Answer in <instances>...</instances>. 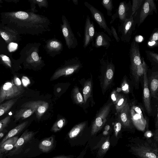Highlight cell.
<instances>
[{
    "instance_id": "d6986e66",
    "label": "cell",
    "mask_w": 158,
    "mask_h": 158,
    "mask_svg": "<svg viewBox=\"0 0 158 158\" xmlns=\"http://www.w3.org/2000/svg\"><path fill=\"white\" fill-rule=\"evenodd\" d=\"M94 40L92 44L93 46L96 48L104 47L107 49L110 45L111 40L107 35L103 32H95Z\"/></svg>"
},
{
    "instance_id": "ba28073f",
    "label": "cell",
    "mask_w": 158,
    "mask_h": 158,
    "mask_svg": "<svg viewBox=\"0 0 158 158\" xmlns=\"http://www.w3.org/2000/svg\"><path fill=\"white\" fill-rule=\"evenodd\" d=\"M61 19L62 23L60 24L61 28L66 45L69 49H74L78 45L77 39L73 33L66 16L63 15Z\"/></svg>"
},
{
    "instance_id": "f6af8a7d",
    "label": "cell",
    "mask_w": 158,
    "mask_h": 158,
    "mask_svg": "<svg viewBox=\"0 0 158 158\" xmlns=\"http://www.w3.org/2000/svg\"><path fill=\"white\" fill-rule=\"evenodd\" d=\"M119 94L115 90H113L111 94V98L114 104L116 102Z\"/></svg>"
},
{
    "instance_id": "7dc6e473",
    "label": "cell",
    "mask_w": 158,
    "mask_h": 158,
    "mask_svg": "<svg viewBox=\"0 0 158 158\" xmlns=\"http://www.w3.org/2000/svg\"><path fill=\"white\" fill-rule=\"evenodd\" d=\"M154 140L157 144H158V128L156 129L153 134Z\"/></svg>"
},
{
    "instance_id": "f5cc1de1",
    "label": "cell",
    "mask_w": 158,
    "mask_h": 158,
    "mask_svg": "<svg viewBox=\"0 0 158 158\" xmlns=\"http://www.w3.org/2000/svg\"><path fill=\"white\" fill-rule=\"evenodd\" d=\"M3 3V1L2 0H0V4Z\"/></svg>"
},
{
    "instance_id": "30bf717a",
    "label": "cell",
    "mask_w": 158,
    "mask_h": 158,
    "mask_svg": "<svg viewBox=\"0 0 158 158\" xmlns=\"http://www.w3.org/2000/svg\"><path fill=\"white\" fill-rule=\"evenodd\" d=\"M153 12L157 13L156 6L153 0H144L142 6L137 11L136 19L138 27L142 23L149 15Z\"/></svg>"
},
{
    "instance_id": "2e32d148",
    "label": "cell",
    "mask_w": 158,
    "mask_h": 158,
    "mask_svg": "<svg viewBox=\"0 0 158 158\" xmlns=\"http://www.w3.org/2000/svg\"><path fill=\"white\" fill-rule=\"evenodd\" d=\"M94 24L90 20L89 15H87L85 19L84 36L83 39V47L86 48L91 42L93 43L95 33Z\"/></svg>"
},
{
    "instance_id": "7402d4cb",
    "label": "cell",
    "mask_w": 158,
    "mask_h": 158,
    "mask_svg": "<svg viewBox=\"0 0 158 158\" xmlns=\"http://www.w3.org/2000/svg\"><path fill=\"white\" fill-rule=\"evenodd\" d=\"M147 70V65L143 58L141 64L130 67L131 73L136 82H139L140 78L143 75L144 72Z\"/></svg>"
},
{
    "instance_id": "d4e9b609",
    "label": "cell",
    "mask_w": 158,
    "mask_h": 158,
    "mask_svg": "<svg viewBox=\"0 0 158 158\" xmlns=\"http://www.w3.org/2000/svg\"><path fill=\"white\" fill-rule=\"evenodd\" d=\"M54 141L53 135L44 139L39 144L40 150L44 152H48L51 151L54 146Z\"/></svg>"
},
{
    "instance_id": "7c38bea8",
    "label": "cell",
    "mask_w": 158,
    "mask_h": 158,
    "mask_svg": "<svg viewBox=\"0 0 158 158\" xmlns=\"http://www.w3.org/2000/svg\"><path fill=\"white\" fill-rule=\"evenodd\" d=\"M84 4L90 10L92 18L100 27L103 29L109 35H112L110 30L108 27L104 15L102 12L86 2H85Z\"/></svg>"
},
{
    "instance_id": "8fae6325",
    "label": "cell",
    "mask_w": 158,
    "mask_h": 158,
    "mask_svg": "<svg viewBox=\"0 0 158 158\" xmlns=\"http://www.w3.org/2000/svg\"><path fill=\"white\" fill-rule=\"evenodd\" d=\"M131 119L133 125L138 130L143 131L146 127L147 122L141 109L136 106L130 107Z\"/></svg>"
},
{
    "instance_id": "4316f807",
    "label": "cell",
    "mask_w": 158,
    "mask_h": 158,
    "mask_svg": "<svg viewBox=\"0 0 158 158\" xmlns=\"http://www.w3.org/2000/svg\"><path fill=\"white\" fill-rule=\"evenodd\" d=\"M35 134V133L33 131H26L20 138H18L13 148H15V149H17L21 147L28 141H29L32 138Z\"/></svg>"
},
{
    "instance_id": "ffe728a7",
    "label": "cell",
    "mask_w": 158,
    "mask_h": 158,
    "mask_svg": "<svg viewBox=\"0 0 158 158\" xmlns=\"http://www.w3.org/2000/svg\"><path fill=\"white\" fill-rule=\"evenodd\" d=\"M147 71L145 70L143 74V100L145 107L148 113L152 112L150 90L148 86V78L147 76Z\"/></svg>"
},
{
    "instance_id": "9a60e30c",
    "label": "cell",
    "mask_w": 158,
    "mask_h": 158,
    "mask_svg": "<svg viewBox=\"0 0 158 158\" xmlns=\"http://www.w3.org/2000/svg\"><path fill=\"white\" fill-rule=\"evenodd\" d=\"M21 107L34 110L36 117L39 120L48 109L49 104L48 102L43 101H33L24 103Z\"/></svg>"
},
{
    "instance_id": "836d02e7",
    "label": "cell",
    "mask_w": 158,
    "mask_h": 158,
    "mask_svg": "<svg viewBox=\"0 0 158 158\" xmlns=\"http://www.w3.org/2000/svg\"><path fill=\"white\" fill-rule=\"evenodd\" d=\"M28 2L30 3V10L35 13L38 11L35 9L36 4L38 5L40 9L42 7L47 8L48 6V2L47 0H29Z\"/></svg>"
},
{
    "instance_id": "f546056e",
    "label": "cell",
    "mask_w": 158,
    "mask_h": 158,
    "mask_svg": "<svg viewBox=\"0 0 158 158\" xmlns=\"http://www.w3.org/2000/svg\"><path fill=\"white\" fill-rule=\"evenodd\" d=\"M122 127L121 122L118 121L115 123L114 125V137L110 138V141H111L112 145L117 144L118 140L121 138V131Z\"/></svg>"
},
{
    "instance_id": "7bdbcfd3",
    "label": "cell",
    "mask_w": 158,
    "mask_h": 158,
    "mask_svg": "<svg viewBox=\"0 0 158 158\" xmlns=\"http://www.w3.org/2000/svg\"><path fill=\"white\" fill-rule=\"evenodd\" d=\"M10 120L11 116L7 115L0 121V132L8 125Z\"/></svg>"
},
{
    "instance_id": "74e56055",
    "label": "cell",
    "mask_w": 158,
    "mask_h": 158,
    "mask_svg": "<svg viewBox=\"0 0 158 158\" xmlns=\"http://www.w3.org/2000/svg\"><path fill=\"white\" fill-rule=\"evenodd\" d=\"M65 123L66 120L64 118L60 119L54 124L51 129V131L55 132L60 131L65 125Z\"/></svg>"
},
{
    "instance_id": "5b68a950",
    "label": "cell",
    "mask_w": 158,
    "mask_h": 158,
    "mask_svg": "<svg viewBox=\"0 0 158 158\" xmlns=\"http://www.w3.org/2000/svg\"><path fill=\"white\" fill-rule=\"evenodd\" d=\"M24 92L20 81L18 78L5 83L0 89V103L5 100L19 97Z\"/></svg>"
},
{
    "instance_id": "484cf974",
    "label": "cell",
    "mask_w": 158,
    "mask_h": 158,
    "mask_svg": "<svg viewBox=\"0 0 158 158\" xmlns=\"http://www.w3.org/2000/svg\"><path fill=\"white\" fill-rule=\"evenodd\" d=\"M34 112L33 109L29 108H22L16 111L14 117L15 121H18L20 119H24L30 117Z\"/></svg>"
},
{
    "instance_id": "4dcf8cb0",
    "label": "cell",
    "mask_w": 158,
    "mask_h": 158,
    "mask_svg": "<svg viewBox=\"0 0 158 158\" xmlns=\"http://www.w3.org/2000/svg\"><path fill=\"white\" fill-rule=\"evenodd\" d=\"M17 136L8 139L0 145V150L2 152L10 150L13 148L18 139Z\"/></svg>"
},
{
    "instance_id": "603a6c76",
    "label": "cell",
    "mask_w": 158,
    "mask_h": 158,
    "mask_svg": "<svg viewBox=\"0 0 158 158\" xmlns=\"http://www.w3.org/2000/svg\"><path fill=\"white\" fill-rule=\"evenodd\" d=\"M107 66L104 77L103 89L105 90L111 84L114 74V67L112 61L109 62L107 59Z\"/></svg>"
},
{
    "instance_id": "3957f363",
    "label": "cell",
    "mask_w": 158,
    "mask_h": 158,
    "mask_svg": "<svg viewBox=\"0 0 158 158\" xmlns=\"http://www.w3.org/2000/svg\"><path fill=\"white\" fill-rule=\"evenodd\" d=\"M40 43H29L27 44L20 51L19 59L20 63L25 66L36 68L44 64V61L39 55Z\"/></svg>"
},
{
    "instance_id": "9c48e42d",
    "label": "cell",
    "mask_w": 158,
    "mask_h": 158,
    "mask_svg": "<svg viewBox=\"0 0 158 158\" xmlns=\"http://www.w3.org/2000/svg\"><path fill=\"white\" fill-rule=\"evenodd\" d=\"M112 105L109 103L104 106L97 114L92 123L91 134L93 136L97 134L103 127L106 122Z\"/></svg>"
},
{
    "instance_id": "cb8c5ba5",
    "label": "cell",
    "mask_w": 158,
    "mask_h": 158,
    "mask_svg": "<svg viewBox=\"0 0 158 158\" xmlns=\"http://www.w3.org/2000/svg\"><path fill=\"white\" fill-rule=\"evenodd\" d=\"M148 86L152 96L158 99V73L153 72L148 80Z\"/></svg>"
},
{
    "instance_id": "e575fe53",
    "label": "cell",
    "mask_w": 158,
    "mask_h": 158,
    "mask_svg": "<svg viewBox=\"0 0 158 158\" xmlns=\"http://www.w3.org/2000/svg\"><path fill=\"white\" fill-rule=\"evenodd\" d=\"M92 90V83L91 80L86 81L83 90L84 103L86 102L87 99L90 96Z\"/></svg>"
},
{
    "instance_id": "681fc988",
    "label": "cell",
    "mask_w": 158,
    "mask_h": 158,
    "mask_svg": "<svg viewBox=\"0 0 158 158\" xmlns=\"http://www.w3.org/2000/svg\"><path fill=\"white\" fill-rule=\"evenodd\" d=\"M87 148H85L81 152L80 155L76 158H83L84 155H85Z\"/></svg>"
},
{
    "instance_id": "d6a6232c",
    "label": "cell",
    "mask_w": 158,
    "mask_h": 158,
    "mask_svg": "<svg viewBox=\"0 0 158 158\" xmlns=\"http://www.w3.org/2000/svg\"><path fill=\"white\" fill-rule=\"evenodd\" d=\"M18 99V97L8 100L0 105V116L9 110L15 103Z\"/></svg>"
},
{
    "instance_id": "8992f818",
    "label": "cell",
    "mask_w": 158,
    "mask_h": 158,
    "mask_svg": "<svg viewBox=\"0 0 158 158\" xmlns=\"http://www.w3.org/2000/svg\"><path fill=\"white\" fill-rule=\"evenodd\" d=\"M137 12L121 23L118 30V35L122 41L128 43L131 38L133 31L137 24L136 15Z\"/></svg>"
},
{
    "instance_id": "ee69618b",
    "label": "cell",
    "mask_w": 158,
    "mask_h": 158,
    "mask_svg": "<svg viewBox=\"0 0 158 158\" xmlns=\"http://www.w3.org/2000/svg\"><path fill=\"white\" fill-rule=\"evenodd\" d=\"M110 29L112 35H113L117 42H119L120 40L118 35L115 29L113 26H111Z\"/></svg>"
},
{
    "instance_id": "ac0fdd59",
    "label": "cell",
    "mask_w": 158,
    "mask_h": 158,
    "mask_svg": "<svg viewBox=\"0 0 158 158\" xmlns=\"http://www.w3.org/2000/svg\"><path fill=\"white\" fill-rule=\"evenodd\" d=\"M130 67L139 65L142 63L139 44L134 40L132 42L130 50Z\"/></svg>"
},
{
    "instance_id": "5bb4252c",
    "label": "cell",
    "mask_w": 158,
    "mask_h": 158,
    "mask_svg": "<svg viewBox=\"0 0 158 158\" xmlns=\"http://www.w3.org/2000/svg\"><path fill=\"white\" fill-rule=\"evenodd\" d=\"M45 43L44 48L50 57H54L60 54L63 50V45L61 41L55 38L48 39Z\"/></svg>"
},
{
    "instance_id": "d590c367",
    "label": "cell",
    "mask_w": 158,
    "mask_h": 158,
    "mask_svg": "<svg viewBox=\"0 0 158 158\" xmlns=\"http://www.w3.org/2000/svg\"><path fill=\"white\" fill-rule=\"evenodd\" d=\"M127 102L126 98L123 95L119 94L117 101L114 104L117 112L119 113Z\"/></svg>"
},
{
    "instance_id": "e0dca14e",
    "label": "cell",
    "mask_w": 158,
    "mask_h": 158,
    "mask_svg": "<svg viewBox=\"0 0 158 158\" xmlns=\"http://www.w3.org/2000/svg\"><path fill=\"white\" fill-rule=\"evenodd\" d=\"M119 114V121L121 123L122 127L130 130L133 128V125L131 119L130 107L128 103H127Z\"/></svg>"
},
{
    "instance_id": "f35d334b",
    "label": "cell",
    "mask_w": 158,
    "mask_h": 158,
    "mask_svg": "<svg viewBox=\"0 0 158 158\" xmlns=\"http://www.w3.org/2000/svg\"><path fill=\"white\" fill-rule=\"evenodd\" d=\"M148 44L151 46H157L158 44V29L156 28L153 31L149 39Z\"/></svg>"
},
{
    "instance_id": "f1b7e54d",
    "label": "cell",
    "mask_w": 158,
    "mask_h": 158,
    "mask_svg": "<svg viewBox=\"0 0 158 158\" xmlns=\"http://www.w3.org/2000/svg\"><path fill=\"white\" fill-rule=\"evenodd\" d=\"M110 138L108 135L104 138V140L102 143L98 150L97 154V158H103L106 154L110 147Z\"/></svg>"
},
{
    "instance_id": "83f0119b",
    "label": "cell",
    "mask_w": 158,
    "mask_h": 158,
    "mask_svg": "<svg viewBox=\"0 0 158 158\" xmlns=\"http://www.w3.org/2000/svg\"><path fill=\"white\" fill-rule=\"evenodd\" d=\"M28 121H25L19 125L11 130L2 140L0 145L8 139L14 137L15 136L20 132L27 126Z\"/></svg>"
},
{
    "instance_id": "4fadbf2b",
    "label": "cell",
    "mask_w": 158,
    "mask_h": 158,
    "mask_svg": "<svg viewBox=\"0 0 158 158\" xmlns=\"http://www.w3.org/2000/svg\"><path fill=\"white\" fill-rule=\"evenodd\" d=\"M131 4L130 1L127 2L126 1L120 2L116 12L112 15L110 24L118 18L121 23L124 22L131 15Z\"/></svg>"
},
{
    "instance_id": "b9f144b4",
    "label": "cell",
    "mask_w": 158,
    "mask_h": 158,
    "mask_svg": "<svg viewBox=\"0 0 158 158\" xmlns=\"http://www.w3.org/2000/svg\"><path fill=\"white\" fill-rule=\"evenodd\" d=\"M145 53L147 57L149 60L158 63V55L157 53L150 51H146Z\"/></svg>"
},
{
    "instance_id": "60d3db41",
    "label": "cell",
    "mask_w": 158,
    "mask_h": 158,
    "mask_svg": "<svg viewBox=\"0 0 158 158\" xmlns=\"http://www.w3.org/2000/svg\"><path fill=\"white\" fill-rule=\"evenodd\" d=\"M144 0H132L131 4V10L132 16L138 11L142 6Z\"/></svg>"
},
{
    "instance_id": "f907efd6",
    "label": "cell",
    "mask_w": 158,
    "mask_h": 158,
    "mask_svg": "<svg viewBox=\"0 0 158 158\" xmlns=\"http://www.w3.org/2000/svg\"><path fill=\"white\" fill-rule=\"evenodd\" d=\"M6 2H13L15 3H17L19 2V0H3Z\"/></svg>"
},
{
    "instance_id": "7a4b0ae2",
    "label": "cell",
    "mask_w": 158,
    "mask_h": 158,
    "mask_svg": "<svg viewBox=\"0 0 158 158\" xmlns=\"http://www.w3.org/2000/svg\"><path fill=\"white\" fill-rule=\"evenodd\" d=\"M158 144L153 139L138 137L128 138V151L137 158H158Z\"/></svg>"
},
{
    "instance_id": "1f68e13d",
    "label": "cell",
    "mask_w": 158,
    "mask_h": 158,
    "mask_svg": "<svg viewBox=\"0 0 158 158\" xmlns=\"http://www.w3.org/2000/svg\"><path fill=\"white\" fill-rule=\"evenodd\" d=\"M86 125L85 122H82L74 126L68 133L70 139H73L78 136L84 130Z\"/></svg>"
},
{
    "instance_id": "277c9868",
    "label": "cell",
    "mask_w": 158,
    "mask_h": 158,
    "mask_svg": "<svg viewBox=\"0 0 158 158\" xmlns=\"http://www.w3.org/2000/svg\"><path fill=\"white\" fill-rule=\"evenodd\" d=\"M16 31L0 23V52L10 53L14 44L21 40Z\"/></svg>"
},
{
    "instance_id": "8d00e7d4",
    "label": "cell",
    "mask_w": 158,
    "mask_h": 158,
    "mask_svg": "<svg viewBox=\"0 0 158 158\" xmlns=\"http://www.w3.org/2000/svg\"><path fill=\"white\" fill-rule=\"evenodd\" d=\"M73 95L74 101L75 103L81 105L84 103L83 97L79 92L78 87H75L74 88Z\"/></svg>"
},
{
    "instance_id": "44dd1931",
    "label": "cell",
    "mask_w": 158,
    "mask_h": 158,
    "mask_svg": "<svg viewBox=\"0 0 158 158\" xmlns=\"http://www.w3.org/2000/svg\"><path fill=\"white\" fill-rule=\"evenodd\" d=\"M0 63L11 69L15 66H18L20 62L19 59L15 60L13 58L12 53L0 52Z\"/></svg>"
},
{
    "instance_id": "52a82bcc",
    "label": "cell",
    "mask_w": 158,
    "mask_h": 158,
    "mask_svg": "<svg viewBox=\"0 0 158 158\" xmlns=\"http://www.w3.org/2000/svg\"><path fill=\"white\" fill-rule=\"evenodd\" d=\"M81 64L77 57H75L66 60L62 66L58 69L52 76L50 81L56 79L63 76L73 74L81 67Z\"/></svg>"
},
{
    "instance_id": "6da1fadb",
    "label": "cell",
    "mask_w": 158,
    "mask_h": 158,
    "mask_svg": "<svg viewBox=\"0 0 158 158\" xmlns=\"http://www.w3.org/2000/svg\"><path fill=\"white\" fill-rule=\"evenodd\" d=\"M0 15L1 23L20 35H38L51 30L49 19L30 10L2 12Z\"/></svg>"
},
{
    "instance_id": "816d5d0a",
    "label": "cell",
    "mask_w": 158,
    "mask_h": 158,
    "mask_svg": "<svg viewBox=\"0 0 158 158\" xmlns=\"http://www.w3.org/2000/svg\"><path fill=\"white\" fill-rule=\"evenodd\" d=\"M61 90V89L60 88H58L57 89V92H60Z\"/></svg>"
},
{
    "instance_id": "bcb514c9",
    "label": "cell",
    "mask_w": 158,
    "mask_h": 158,
    "mask_svg": "<svg viewBox=\"0 0 158 158\" xmlns=\"http://www.w3.org/2000/svg\"><path fill=\"white\" fill-rule=\"evenodd\" d=\"M128 85L126 82L124 81L122 85V89L125 92H128L129 91Z\"/></svg>"
},
{
    "instance_id": "ab89813d",
    "label": "cell",
    "mask_w": 158,
    "mask_h": 158,
    "mask_svg": "<svg viewBox=\"0 0 158 158\" xmlns=\"http://www.w3.org/2000/svg\"><path fill=\"white\" fill-rule=\"evenodd\" d=\"M101 3L103 7L106 9L107 15L109 16L112 15V11L113 8L112 0H103Z\"/></svg>"
},
{
    "instance_id": "c3c4849f",
    "label": "cell",
    "mask_w": 158,
    "mask_h": 158,
    "mask_svg": "<svg viewBox=\"0 0 158 158\" xmlns=\"http://www.w3.org/2000/svg\"><path fill=\"white\" fill-rule=\"evenodd\" d=\"M74 156L73 155H61L55 156L51 158H73Z\"/></svg>"
}]
</instances>
